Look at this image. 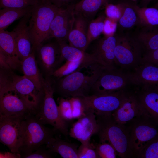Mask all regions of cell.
<instances>
[{
	"label": "cell",
	"instance_id": "obj_24",
	"mask_svg": "<svg viewBox=\"0 0 158 158\" xmlns=\"http://www.w3.org/2000/svg\"><path fill=\"white\" fill-rule=\"evenodd\" d=\"M144 112L158 121V93L157 90L149 87L137 94Z\"/></svg>",
	"mask_w": 158,
	"mask_h": 158
},
{
	"label": "cell",
	"instance_id": "obj_34",
	"mask_svg": "<svg viewBox=\"0 0 158 158\" xmlns=\"http://www.w3.org/2000/svg\"><path fill=\"white\" fill-rule=\"evenodd\" d=\"M15 75L12 69L0 67V98L12 91Z\"/></svg>",
	"mask_w": 158,
	"mask_h": 158
},
{
	"label": "cell",
	"instance_id": "obj_23",
	"mask_svg": "<svg viewBox=\"0 0 158 158\" xmlns=\"http://www.w3.org/2000/svg\"><path fill=\"white\" fill-rule=\"evenodd\" d=\"M21 68L24 75L33 82L38 91L43 92V77L39 69L35 51L22 61Z\"/></svg>",
	"mask_w": 158,
	"mask_h": 158
},
{
	"label": "cell",
	"instance_id": "obj_39",
	"mask_svg": "<svg viewBox=\"0 0 158 158\" xmlns=\"http://www.w3.org/2000/svg\"><path fill=\"white\" fill-rule=\"evenodd\" d=\"M78 158H97L95 146L90 142L81 144L78 149Z\"/></svg>",
	"mask_w": 158,
	"mask_h": 158
},
{
	"label": "cell",
	"instance_id": "obj_42",
	"mask_svg": "<svg viewBox=\"0 0 158 158\" xmlns=\"http://www.w3.org/2000/svg\"><path fill=\"white\" fill-rule=\"evenodd\" d=\"M142 63H147L158 66V49L146 51L142 54Z\"/></svg>",
	"mask_w": 158,
	"mask_h": 158
},
{
	"label": "cell",
	"instance_id": "obj_8",
	"mask_svg": "<svg viewBox=\"0 0 158 158\" xmlns=\"http://www.w3.org/2000/svg\"><path fill=\"white\" fill-rule=\"evenodd\" d=\"M34 51L37 53V61L39 62L45 77H51L64 60L59 42L54 38L45 40Z\"/></svg>",
	"mask_w": 158,
	"mask_h": 158
},
{
	"label": "cell",
	"instance_id": "obj_37",
	"mask_svg": "<svg viewBox=\"0 0 158 158\" xmlns=\"http://www.w3.org/2000/svg\"><path fill=\"white\" fill-rule=\"evenodd\" d=\"M98 158H116V152L113 146L109 143L100 142L95 146Z\"/></svg>",
	"mask_w": 158,
	"mask_h": 158
},
{
	"label": "cell",
	"instance_id": "obj_10",
	"mask_svg": "<svg viewBox=\"0 0 158 158\" xmlns=\"http://www.w3.org/2000/svg\"><path fill=\"white\" fill-rule=\"evenodd\" d=\"M24 117H0V143L13 153H18L23 136L22 121Z\"/></svg>",
	"mask_w": 158,
	"mask_h": 158
},
{
	"label": "cell",
	"instance_id": "obj_46",
	"mask_svg": "<svg viewBox=\"0 0 158 158\" xmlns=\"http://www.w3.org/2000/svg\"><path fill=\"white\" fill-rule=\"evenodd\" d=\"M0 67L6 69H12L7 63L5 57L0 51Z\"/></svg>",
	"mask_w": 158,
	"mask_h": 158
},
{
	"label": "cell",
	"instance_id": "obj_4",
	"mask_svg": "<svg viewBox=\"0 0 158 158\" xmlns=\"http://www.w3.org/2000/svg\"><path fill=\"white\" fill-rule=\"evenodd\" d=\"M42 84L44 97L34 114L42 123L52 126L54 130L67 137L69 135L68 123L60 115L54 98V91L51 78L43 77Z\"/></svg>",
	"mask_w": 158,
	"mask_h": 158
},
{
	"label": "cell",
	"instance_id": "obj_7",
	"mask_svg": "<svg viewBox=\"0 0 158 158\" xmlns=\"http://www.w3.org/2000/svg\"><path fill=\"white\" fill-rule=\"evenodd\" d=\"M158 121L144 113L125 124L129 131L133 158L144 144L158 136Z\"/></svg>",
	"mask_w": 158,
	"mask_h": 158
},
{
	"label": "cell",
	"instance_id": "obj_43",
	"mask_svg": "<svg viewBox=\"0 0 158 158\" xmlns=\"http://www.w3.org/2000/svg\"><path fill=\"white\" fill-rule=\"evenodd\" d=\"M117 28V23L106 17L102 32L104 36H109L114 35Z\"/></svg>",
	"mask_w": 158,
	"mask_h": 158
},
{
	"label": "cell",
	"instance_id": "obj_1",
	"mask_svg": "<svg viewBox=\"0 0 158 158\" xmlns=\"http://www.w3.org/2000/svg\"><path fill=\"white\" fill-rule=\"evenodd\" d=\"M95 113L98 126L96 134L100 142H108L121 158H133L127 126L117 122L113 117L112 113Z\"/></svg>",
	"mask_w": 158,
	"mask_h": 158
},
{
	"label": "cell",
	"instance_id": "obj_38",
	"mask_svg": "<svg viewBox=\"0 0 158 158\" xmlns=\"http://www.w3.org/2000/svg\"><path fill=\"white\" fill-rule=\"evenodd\" d=\"M104 8V12L106 17L117 23L123 13L120 2L117 4L108 3L105 6Z\"/></svg>",
	"mask_w": 158,
	"mask_h": 158
},
{
	"label": "cell",
	"instance_id": "obj_29",
	"mask_svg": "<svg viewBox=\"0 0 158 158\" xmlns=\"http://www.w3.org/2000/svg\"><path fill=\"white\" fill-rule=\"evenodd\" d=\"M32 6L21 9H0V31L4 30L14 21L30 12Z\"/></svg>",
	"mask_w": 158,
	"mask_h": 158
},
{
	"label": "cell",
	"instance_id": "obj_41",
	"mask_svg": "<svg viewBox=\"0 0 158 158\" xmlns=\"http://www.w3.org/2000/svg\"><path fill=\"white\" fill-rule=\"evenodd\" d=\"M43 145L36 150L30 153L25 154L21 156L23 158H51L54 157L53 153L50 152Z\"/></svg>",
	"mask_w": 158,
	"mask_h": 158
},
{
	"label": "cell",
	"instance_id": "obj_33",
	"mask_svg": "<svg viewBox=\"0 0 158 158\" xmlns=\"http://www.w3.org/2000/svg\"><path fill=\"white\" fill-rule=\"evenodd\" d=\"M134 158H158V136L144 144L137 152Z\"/></svg>",
	"mask_w": 158,
	"mask_h": 158
},
{
	"label": "cell",
	"instance_id": "obj_48",
	"mask_svg": "<svg viewBox=\"0 0 158 158\" xmlns=\"http://www.w3.org/2000/svg\"><path fill=\"white\" fill-rule=\"evenodd\" d=\"M131 0L133 1H136L138 0Z\"/></svg>",
	"mask_w": 158,
	"mask_h": 158
},
{
	"label": "cell",
	"instance_id": "obj_31",
	"mask_svg": "<svg viewBox=\"0 0 158 158\" xmlns=\"http://www.w3.org/2000/svg\"><path fill=\"white\" fill-rule=\"evenodd\" d=\"M95 64L96 63L86 60L77 61H66L63 65L61 66L53 73L51 77L54 78H60L83 68L87 67Z\"/></svg>",
	"mask_w": 158,
	"mask_h": 158
},
{
	"label": "cell",
	"instance_id": "obj_30",
	"mask_svg": "<svg viewBox=\"0 0 158 158\" xmlns=\"http://www.w3.org/2000/svg\"><path fill=\"white\" fill-rule=\"evenodd\" d=\"M134 7L138 17L137 27H158V10L157 8L140 7L135 4Z\"/></svg>",
	"mask_w": 158,
	"mask_h": 158
},
{
	"label": "cell",
	"instance_id": "obj_28",
	"mask_svg": "<svg viewBox=\"0 0 158 158\" xmlns=\"http://www.w3.org/2000/svg\"><path fill=\"white\" fill-rule=\"evenodd\" d=\"M58 41L60 46L61 54L64 60L71 61L86 60L99 64L98 61L93 54L71 46L65 41Z\"/></svg>",
	"mask_w": 158,
	"mask_h": 158
},
{
	"label": "cell",
	"instance_id": "obj_47",
	"mask_svg": "<svg viewBox=\"0 0 158 158\" xmlns=\"http://www.w3.org/2000/svg\"><path fill=\"white\" fill-rule=\"evenodd\" d=\"M146 0H141L140 4L141 5V6H140V7H143V5L145 2Z\"/></svg>",
	"mask_w": 158,
	"mask_h": 158
},
{
	"label": "cell",
	"instance_id": "obj_35",
	"mask_svg": "<svg viewBox=\"0 0 158 158\" xmlns=\"http://www.w3.org/2000/svg\"><path fill=\"white\" fill-rule=\"evenodd\" d=\"M38 1V0H0V9L26 8L35 5Z\"/></svg>",
	"mask_w": 158,
	"mask_h": 158
},
{
	"label": "cell",
	"instance_id": "obj_21",
	"mask_svg": "<svg viewBox=\"0 0 158 158\" xmlns=\"http://www.w3.org/2000/svg\"><path fill=\"white\" fill-rule=\"evenodd\" d=\"M134 72L130 74V82L142 85L144 88L150 87L158 82V68L157 66L142 63L135 68Z\"/></svg>",
	"mask_w": 158,
	"mask_h": 158
},
{
	"label": "cell",
	"instance_id": "obj_5",
	"mask_svg": "<svg viewBox=\"0 0 158 158\" xmlns=\"http://www.w3.org/2000/svg\"><path fill=\"white\" fill-rule=\"evenodd\" d=\"M23 136L18 153L21 156L30 153L41 146L46 145L55 136V131L46 126L33 114L23 119Z\"/></svg>",
	"mask_w": 158,
	"mask_h": 158
},
{
	"label": "cell",
	"instance_id": "obj_17",
	"mask_svg": "<svg viewBox=\"0 0 158 158\" xmlns=\"http://www.w3.org/2000/svg\"><path fill=\"white\" fill-rule=\"evenodd\" d=\"M30 13L20 18L12 31L15 37L18 56L21 61L34 51L28 30V24Z\"/></svg>",
	"mask_w": 158,
	"mask_h": 158
},
{
	"label": "cell",
	"instance_id": "obj_15",
	"mask_svg": "<svg viewBox=\"0 0 158 158\" xmlns=\"http://www.w3.org/2000/svg\"><path fill=\"white\" fill-rule=\"evenodd\" d=\"M33 109L16 92L11 91L0 98V117H25Z\"/></svg>",
	"mask_w": 158,
	"mask_h": 158
},
{
	"label": "cell",
	"instance_id": "obj_11",
	"mask_svg": "<svg viewBox=\"0 0 158 158\" xmlns=\"http://www.w3.org/2000/svg\"><path fill=\"white\" fill-rule=\"evenodd\" d=\"M127 93L121 91L80 97L85 109H92L95 113H112L119 107Z\"/></svg>",
	"mask_w": 158,
	"mask_h": 158
},
{
	"label": "cell",
	"instance_id": "obj_26",
	"mask_svg": "<svg viewBox=\"0 0 158 158\" xmlns=\"http://www.w3.org/2000/svg\"><path fill=\"white\" fill-rule=\"evenodd\" d=\"M113 0H82L74 6V12L90 20L94 18L98 11Z\"/></svg>",
	"mask_w": 158,
	"mask_h": 158
},
{
	"label": "cell",
	"instance_id": "obj_3",
	"mask_svg": "<svg viewBox=\"0 0 158 158\" xmlns=\"http://www.w3.org/2000/svg\"><path fill=\"white\" fill-rule=\"evenodd\" d=\"M59 8L48 0H38L32 7L28 27L34 50L46 40L51 23Z\"/></svg>",
	"mask_w": 158,
	"mask_h": 158
},
{
	"label": "cell",
	"instance_id": "obj_32",
	"mask_svg": "<svg viewBox=\"0 0 158 158\" xmlns=\"http://www.w3.org/2000/svg\"><path fill=\"white\" fill-rule=\"evenodd\" d=\"M106 17L104 12H102L90 22L87 32L88 46L92 41L99 38L102 33Z\"/></svg>",
	"mask_w": 158,
	"mask_h": 158
},
{
	"label": "cell",
	"instance_id": "obj_13",
	"mask_svg": "<svg viewBox=\"0 0 158 158\" xmlns=\"http://www.w3.org/2000/svg\"><path fill=\"white\" fill-rule=\"evenodd\" d=\"M74 7L72 5L59 8L51 23L46 40L54 38L68 42L74 20Z\"/></svg>",
	"mask_w": 158,
	"mask_h": 158
},
{
	"label": "cell",
	"instance_id": "obj_9",
	"mask_svg": "<svg viewBox=\"0 0 158 158\" xmlns=\"http://www.w3.org/2000/svg\"><path fill=\"white\" fill-rule=\"evenodd\" d=\"M129 82V74L117 71L115 68H104L92 87L90 95H101L121 91Z\"/></svg>",
	"mask_w": 158,
	"mask_h": 158
},
{
	"label": "cell",
	"instance_id": "obj_27",
	"mask_svg": "<svg viewBox=\"0 0 158 158\" xmlns=\"http://www.w3.org/2000/svg\"><path fill=\"white\" fill-rule=\"evenodd\" d=\"M78 144L64 141L56 135L46 145L50 152L57 153L63 158H78Z\"/></svg>",
	"mask_w": 158,
	"mask_h": 158
},
{
	"label": "cell",
	"instance_id": "obj_36",
	"mask_svg": "<svg viewBox=\"0 0 158 158\" xmlns=\"http://www.w3.org/2000/svg\"><path fill=\"white\" fill-rule=\"evenodd\" d=\"M58 107L60 115L63 120L68 122L73 119L69 99L60 97Z\"/></svg>",
	"mask_w": 158,
	"mask_h": 158
},
{
	"label": "cell",
	"instance_id": "obj_12",
	"mask_svg": "<svg viewBox=\"0 0 158 158\" xmlns=\"http://www.w3.org/2000/svg\"><path fill=\"white\" fill-rule=\"evenodd\" d=\"M116 42V33L111 36L99 37L90 44L86 50L89 51L86 52L94 55L99 64L104 68H115Z\"/></svg>",
	"mask_w": 158,
	"mask_h": 158
},
{
	"label": "cell",
	"instance_id": "obj_6",
	"mask_svg": "<svg viewBox=\"0 0 158 158\" xmlns=\"http://www.w3.org/2000/svg\"><path fill=\"white\" fill-rule=\"evenodd\" d=\"M115 63L121 68H135L141 63L143 51L130 32L116 34Z\"/></svg>",
	"mask_w": 158,
	"mask_h": 158
},
{
	"label": "cell",
	"instance_id": "obj_45",
	"mask_svg": "<svg viewBox=\"0 0 158 158\" xmlns=\"http://www.w3.org/2000/svg\"><path fill=\"white\" fill-rule=\"evenodd\" d=\"M0 158H20V155L19 154L11 152H0Z\"/></svg>",
	"mask_w": 158,
	"mask_h": 158
},
{
	"label": "cell",
	"instance_id": "obj_14",
	"mask_svg": "<svg viewBox=\"0 0 158 158\" xmlns=\"http://www.w3.org/2000/svg\"><path fill=\"white\" fill-rule=\"evenodd\" d=\"M98 130L94 111L91 108L86 109L84 114L73 124L69 135L81 144H85L90 142L91 136L97 133Z\"/></svg>",
	"mask_w": 158,
	"mask_h": 158
},
{
	"label": "cell",
	"instance_id": "obj_25",
	"mask_svg": "<svg viewBox=\"0 0 158 158\" xmlns=\"http://www.w3.org/2000/svg\"><path fill=\"white\" fill-rule=\"evenodd\" d=\"M123 13L117 22L118 32H130L137 26L138 17L134 4L129 3L121 2Z\"/></svg>",
	"mask_w": 158,
	"mask_h": 158
},
{
	"label": "cell",
	"instance_id": "obj_16",
	"mask_svg": "<svg viewBox=\"0 0 158 158\" xmlns=\"http://www.w3.org/2000/svg\"><path fill=\"white\" fill-rule=\"evenodd\" d=\"M12 91L17 93L34 110V113L44 95L38 91L34 84L24 75H15Z\"/></svg>",
	"mask_w": 158,
	"mask_h": 158
},
{
	"label": "cell",
	"instance_id": "obj_40",
	"mask_svg": "<svg viewBox=\"0 0 158 158\" xmlns=\"http://www.w3.org/2000/svg\"><path fill=\"white\" fill-rule=\"evenodd\" d=\"M68 99L71 103L73 119L79 118L84 114L85 110L80 97H72Z\"/></svg>",
	"mask_w": 158,
	"mask_h": 158
},
{
	"label": "cell",
	"instance_id": "obj_19",
	"mask_svg": "<svg viewBox=\"0 0 158 158\" xmlns=\"http://www.w3.org/2000/svg\"><path fill=\"white\" fill-rule=\"evenodd\" d=\"M74 17L72 28L68 36V42L71 46L85 51L88 46L87 32L90 20L77 13H74Z\"/></svg>",
	"mask_w": 158,
	"mask_h": 158
},
{
	"label": "cell",
	"instance_id": "obj_2",
	"mask_svg": "<svg viewBox=\"0 0 158 158\" xmlns=\"http://www.w3.org/2000/svg\"><path fill=\"white\" fill-rule=\"evenodd\" d=\"M104 68L98 64L94 65L90 75L79 70L59 78L51 79L55 92L61 97L69 99L84 97L90 95L91 89Z\"/></svg>",
	"mask_w": 158,
	"mask_h": 158
},
{
	"label": "cell",
	"instance_id": "obj_44",
	"mask_svg": "<svg viewBox=\"0 0 158 158\" xmlns=\"http://www.w3.org/2000/svg\"><path fill=\"white\" fill-rule=\"evenodd\" d=\"M59 8L75 5L82 0H48Z\"/></svg>",
	"mask_w": 158,
	"mask_h": 158
},
{
	"label": "cell",
	"instance_id": "obj_22",
	"mask_svg": "<svg viewBox=\"0 0 158 158\" xmlns=\"http://www.w3.org/2000/svg\"><path fill=\"white\" fill-rule=\"evenodd\" d=\"M158 27H137L130 34L142 51L158 49Z\"/></svg>",
	"mask_w": 158,
	"mask_h": 158
},
{
	"label": "cell",
	"instance_id": "obj_18",
	"mask_svg": "<svg viewBox=\"0 0 158 158\" xmlns=\"http://www.w3.org/2000/svg\"><path fill=\"white\" fill-rule=\"evenodd\" d=\"M144 113L137 94L127 93L121 105L112 116L117 122L125 125Z\"/></svg>",
	"mask_w": 158,
	"mask_h": 158
},
{
	"label": "cell",
	"instance_id": "obj_20",
	"mask_svg": "<svg viewBox=\"0 0 158 158\" xmlns=\"http://www.w3.org/2000/svg\"><path fill=\"white\" fill-rule=\"evenodd\" d=\"M0 51L12 70L21 68L22 61L17 55L15 40L12 31H0Z\"/></svg>",
	"mask_w": 158,
	"mask_h": 158
}]
</instances>
